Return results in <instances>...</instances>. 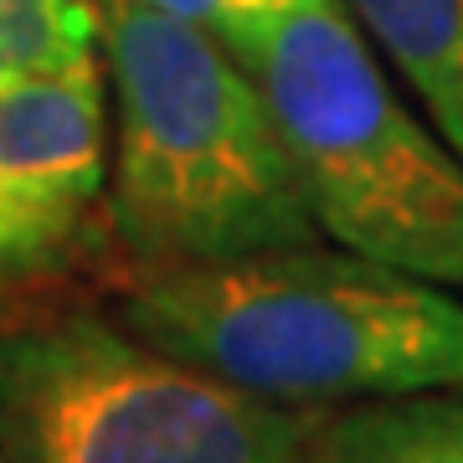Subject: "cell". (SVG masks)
<instances>
[{
  "label": "cell",
  "mask_w": 463,
  "mask_h": 463,
  "mask_svg": "<svg viewBox=\"0 0 463 463\" xmlns=\"http://www.w3.org/2000/svg\"><path fill=\"white\" fill-rule=\"evenodd\" d=\"M118 325L279 407L463 392V298L325 242L145 273Z\"/></svg>",
  "instance_id": "1"
},
{
  "label": "cell",
  "mask_w": 463,
  "mask_h": 463,
  "mask_svg": "<svg viewBox=\"0 0 463 463\" xmlns=\"http://www.w3.org/2000/svg\"><path fill=\"white\" fill-rule=\"evenodd\" d=\"M103 57L118 103L109 212L139 273L319 242L263 88L216 36L109 0Z\"/></svg>",
  "instance_id": "2"
},
{
  "label": "cell",
  "mask_w": 463,
  "mask_h": 463,
  "mask_svg": "<svg viewBox=\"0 0 463 463\" xmlns=\"http://www.w3.org/2000/svg\"><path fill=\"white\" fill-rule=\"evenodd\" d=\"M319 237L463 288V160L407 109L345 0H294L248 57Z\"/></svg>",
  "instance_id": "3"
},
{
  "label": "cell",
  "mask_w": 463,
  "mask_h": 463,
  "mask_svg": "<svg viewBox=\"0 0 463 463\" xmlns=\"http://www.w3.org/2000/svg\"><path fill=\"white\" fill-rule=\"evenodd\" d=\"M0 463H304V417L88 309L0 319Z\"/></svg>",
  "instance_id": "4"
},
{
  "label": "cell",
  "mask_w": 463,
  "mask_h": 463,
  "mask_svg": "<svg viewBox=\"0 0 463 463\" xmlns=\"http://www.w3.org/2000/svg\"><path fill=\"white\" fill-rule=\"evenodd\" d=\"M0 181L93 206L109 185L99 62L0 88Z\"/></svg>",
  "instance_id": "5"
},
{
  "label": "cell",
  "mask_w": 463,
  "mask_h": 463,
  "mask_svg": "<svg viewBox=\"0 0 463 463\" xmlns=\"http://www.w3.org/2000/svg\"><path fill=\"white\" fill-rule=\"evenodd\" d=\"M304 463H463V392L325 407L304 422Z\"/></svg>",
  "instance_id": "6"
},
{
  "label": "cell",
  "mask_w": 463,
  "mask_h": 463,
  "mask_svg": "<svg viewBox=\"0 0 463 463\" xmlns=\"http://www.w3.org/2000/svg\"><path fill=\"white\" fill-rule=\"evenodd\" d=\"M345 11L463 160V0H345Z\"/></svg>",
  "instance_id": "7"
},
{
  "label": "cell",
  "mask_w": 463,
  "mask_h": 463,
  "mask_svg": "<svg viewBox=\"0 0 463 463\" xmlns=\"http://www.w3.org/2000/svg\"><path fill=\"white\" fill-rule=\"evenodd\" d=\"M103 16L88 0H0V88L99 62Z\"/></svg>",
  "instance_id": "8"
},
{
  "label": "cell",
  "mask_w": 463,
  "mask_h": 463,
  "mask_svg": "<svg viewBox=\"0 0 463 463\" xmlns=\"http://www.w3.org/2000/svg\"><path fill=\"white\" fill-rule=\"evenodd\" d=\"M88 232V206L57 196H36L0 181V288L47 279L72 263Z\"/></svg>",
  "instance_id": "9"
},
{
  "label": "cell",
  "mask_w": 463,
  "mask_h": 463,
  "mask_svg": "<svg viewBox=\"0 0 463 463\" xmlns=\"http://www.w3.org/2000/svg\"><path fill=\"white\" fill-rule=\"evenodd\" d=\"M155 11H165L175 21H191L206 36H216L222 47L248 67V57L258 52V42L268 36V26L294 5V0H145Z\"/></svg>",
  "instance_id": "10"
}]
</instances>
